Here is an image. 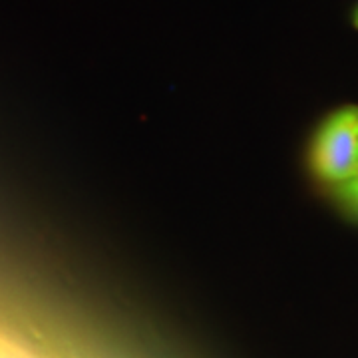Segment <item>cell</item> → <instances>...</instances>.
I'll use <instances>...</instances> for the list:
<instances>
[{"mask_svg":"<svg viewBox=\"0 0 358 358\" xmlns=\"http://www.w3.org/2000/svg\"><path fill=\"white\" fill-rule=\"evenodd\" d=\"M357 181H358V178H357Z\"/></svg>","mask_w":358,"mask_h":358,"instance_id":"cell-4","label":"cell"},{"mask_svg":"<svg viewBox=\"0 0 358 358\" xmlns=\"http://www.w3.org/2000/svg\"><path fill=\"white\" fill-rule=\"evenodd\" d=\"M308 164L320 181L334 187L358 178V106L341 108L320 124Z\"/></svg>","mask_w":358,"mask_h":358,"instance_id":"cell-1","label":"cell"},{"mask_svg":"<svg viewBox=\"0 0 358 358\" xmlns=\"http://www.w3.org/2000/svg\"><path fill=\"white\" fill-rule=\"evenodd\" d=\"M336 197L343 201V205H346L355 215H358V181L352 179V181H346L343 185H336Z\"/></svg>","mask_w":358,"mask_h":358,"instance_id":"cell-2","label":"cell"},{"mask_svg":"<svg viewBox=\"0 0 358 358\" xmlns=\"http://www.w3.org/2000/svg\"><path fill=\"white\" fill-rule=\"evenodd\" d=\"M352 24H355V28H358V6L355 8V14H352Z\"/></svg>","mask_w":358,"mask_h":358,"instance_id":"cell-3","label":"cell"}]
</instances>
